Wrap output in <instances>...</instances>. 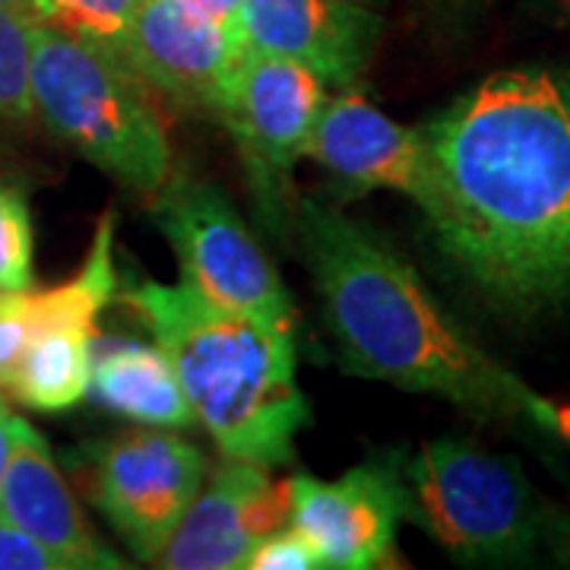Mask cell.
Instances as JSON below:
<instances>
[{"instance_id":"6da1fadb","label":"cell","mask_w":570,"mask_h":570,"mask_svg":"<svg viewBox=\"0 0 570 570\" xmlns=\"http://www.w3.org/2000/svg\"><path fill=\"white\" fill-rule=\"evenodd\" d=\"M425 219L466 283L508 314L570 298V80L491 73L422 127Z\"/></svg>"},{"instance_id":"7a4b0ae2","label":"cell","mask_w":570,"mask_h":570,"mask_svg":"<svg viewBox=\"0 0 570 570\" xmlns=\"http://www.w3.org/2000/svg\"><path fill=\"white\" fill-rule=\"evenodd\" d=\"M292 232L302 242L343 371L441 396L482 419H532L539 396L498 365L374 232L311 197L295 204Z\"/></svg>"},{"instance_id":"3957f363","label":"cell","mask_w":570,"mask_h":570,"mask_svg":"<svg viewBox=\"0 0 570 570\" xmlns=\"http://www.w3.org/2000/svg\"><path fill=\"white\" fill-rule=\"evenodd\" d=\"M124 305L153 330L178 374L194 422L209 431L223 456L285 466L311 419L298 387L295 333L225 311L187 283L140 279Z\"/></svg>"},{"instance_id":"277c9868","label":"cell","mask_w":570,"mask_h":570,"mask_svg":"<svg viewBox=\"0 0 570 570\" xmlns=\"http://www.w3.org/2000/svg\"><path fill=\"white\" fill-rule=\"evenodd\" d=\"M32 105L82 159L142 197H156L175 171L146 82L118 55L41 20L32 22Z\"/></svg>"},{"instance_id":"5b68a950","label":"cell","mask_w":570,"mask_h":570,"mask_svg":"<svg viewBox=\"0 0 570 570\" xmlns=\"http://www.w3.org/2000/svg\"><path fill=\"white\" fill-rule=\"evenodd\" d=\"M409 513L460 564H517L549 532L539 494L513 460L472 441H428L403 469Z\"/></svg>"},{"instance_id":"8992f818","label":"cell","mask_w":570,"mask_h":570,"mask_svg":"<svg viewBox=\"0 0 570 570\" xmlns=\"http://www.w3.org/2000/svg\"><path fill=\"white\" fill-rule=\"evenodd\" d=\"M156 225L171 245L181 279L213 305L295 333V305L273 261L216 184L168 175Z\"/></svg>"},{"instance_id":"52a82bcc","label":"cell","mask_w":570,"mask_h":570,"mask_svg":"<svg viewBox=\"0 0 570 570\" xmlns=\"http://www.w3.org/2000/svg\"><path fill=\"white\" fill-rule=\"evenodd\" d=\"M326 82L305 63L247 48L219 121L235 137L242 165L269 232H292L295 165L307 156Z\"/></svg>"},{"instance_id":"ba28073f","label":"cell","mask_w":570,"mask_h":570,"mask_svg":"<svg viewBox=\"0 0 570 570\" xmlns=\"http://www.w3.org/2000/svg\"><path fill=\"white\" fill-rule=\"evenodd\" d=\"M206 479L200 450L175 431L146 425L92 453L89 494L146 564H156Z\"/></svg>"},{"instance_id":"9c48e42d","label":"cell","mask_w":570,"mask_h":570,"mask_svg":"<svg viewBox=\"0 0 570 570\" xmlns=\"http://www.w3.org/2000/svg\"><path fill=\"white\" fill-rule=\"evenodd\" d=\"M247 41L238 26L187 0H142L127 26L124 61L178 111L219 118Z\"/></svg>"},{"instance_id":"30bf717a","label":"cell","mask_w":570,"mask_h":570,"mask_svg":"<svg viewBox=\"0 0 570 570\" xmlns=\"http://www.w3.org/2000/svg\"><path fill=\"white\" fill-rule=\"evenodd\" d=\"M409 513V491L396 456H377L346 475L292 479V527L317 546L324 568H393L396 535Z\"/></svg>"},{"instance_id":"8fae6325","label":"cell","mask_w":570,"mask_h":570,"mask_svg":"<svg viewBox=\"0 0 570 570\" xmlns=\"http://www.w3.org/2000/svg\"><path fill=\"white\" fill-rule=\"evenodd\" d=\"M292 523V479L225 456L184 510L156 564L168 570H245L254 546Z\"/></svg>"},{"instance_id":"7c38bea8","label":"cell","mask_w":570,"mask_h":570,"mask_svg":"<svg viewBox=\"0 0 570 570\" xmlns=\"http://www.w3.org/2000/svg\"><path fill=\"white\" fill-rule=\"evenodd\" d=\"M307 156L324 168L346 194L396 190L425 209L431 197V171L422 130L393 121L362 92L326 99Z\"/></svg>"},{"instance_id":"4fadbf2b","label":"cell","mask_w":570,"mask_h":570,"mask_svg":"<svg viewBox=\"0 0 570 570\" xmlns=\"http://www.w3.org/2000/svg\"><path fill=\"white\" fill-rule=\"evenodd\" d=\"M238 26L247 48L305 63L343 89L362 77L384 29L355 0H242Z\"/></svg>"},{"instance_id":"5bb4252c","label":"cell","mask_w":570,"mask_h":570,"mask_svg":"<svg viewBox=\"0 0 570 570\" xmlns=\"http://www.w3.org/2000/svg\"><path fill=\"white\" fill-rule=\"evenodd\" d=\"M0 520L61 558L67 570L127 568L115 551L89 527L77 494L70 491L61 469L39 431L17 415L10 463L0 482Z\"/></svg>"},{"instance_id":"9a60e30c","label":"cell","mask_w":570,"mask_h":570,"mask_svg":"<svg viewBox=\"0 0 570 570\" xmlns=\"http://www.w3.org/2000/svg\"><path fill=\"white\" fill-rule=\"evenodd\" d=\"M89 390L105 409L130 422L153 428L194 425V409L159 346H142L134 340L92 346Z\"/></svg>"},{"instance_id":"2e32d148","label":"cell","mask_w":570,"mask_h":570,"mask_svg":"<svg viewBox=\"0 0 570 570\" xmlns=\"http://www.w3.org/2000/svg\"><path fill=\"white\" fill-rule=\"evenodd\" d=\"M92 330H41L22 355L10 393L39 412H67L89 393Z\"/></svg>"},{"instance_id":"e0dca14e","label":"cell","mask_w":570,"mask_h":570,"mask_svg":"<svg viewBox=\"0 0 570 570\" xmlns=\"http://www.w3.org/2000/svg\"><path fill=\"white\" fill-rule=\"evenodd\" d=\"M142 0H36V17L124 61V39Z\"/></svg>"},{"instance_id":"ac0fdd59","label":"cell","mask_w":570,"mask_h":570,"mask_svg":"<svg viewBox=\"0 0 570 570\" xmlns=\"http://www.w3.org/2000/svg\"><path fill=\"white\" fill-rule=\"evenodd\" d=\"M32 17L0 3V121L32 118Z\"/></svg>"},{"instance_id":"d6986e66","label":"cell","mask_w":570,"mask_h":570,"mask_svg":"<svg viewBox=\"0 0 570 570\" xmlns=\"http://www.w3.org/2000/svg\"><path fill=\"white\" fill-rule=\"evenodd\" d=\"M32 216L22 187L0 181V292L32 285Z\"/></svg>"},{"instance_id":"ffe728a7","label":"cell","mask_w":570,"mask_h":570,"mask_svg":"<svg viewBox=\"0 0 570 570\" xmlns=\"http://www.w3.org/2000/svg\"><path fill=\"white\" fill-rule=\"evenodd\" d=\"M32 336V292H0V390H10Z\"/></svg>"},{"instance_id":"44dd1931","label":"cell","mask_w":570,"mask_h":570,"mask_svg":"<svg viewBox=\"0 0 570 570\" xmlns=\"http://www.w3.org/2000/svg\"><path fill=\"white\" fill-rule=\"evenodd\" d=\"M324 558L317 546L307 539L305 532L292 523H285L276 532L264 535L250 558H247L245 570H321Z\"/></svg>"},{"instance_id":"7402d4cb","label":"cell","mask_w":570,"mask_h":570,"mask_svg":"<svg viewBox=\"0 0 570 570\" xmlns=\"http://www.w3.org/2000/svg\"><path fill=\"white\" fill-rule=\"evenodd\" d=\"M0 570H67L61 558L0 520Z\"/></svg>"},{"instance_id":"603a6c76","label":"cell","mask_w":570,"mask_h":570,"mask_svg":"<svg viewBox=\"0 0 570 570\" xmlns=\"http://www.w3.org/2000/svg\"><path fill=\"white\" fill-rule=\"evenodd\" d=\"M485 0H425V7L431 10V17L438 26L444 29H460L466 26L479 10H482Z\"/></svg>"},{"instance_id":"cb8c5ba5","label":"cell","mask_w":570,"mask_h":570,"mask_svg":"<svg viewBox=\"0 0 570 570\" xmlns=\"http://www.w3.org/2000/svg\"><path fill=\"white\" fill-rule=\"evenodd\" d=\"M532 422L551 428L554 434H561L570 444V403H551V400L539 396V403L532 409Z\"/></svg>"},{"instance_id":"d4e9b609","label":"cell","mask_w":570,"mask_h":570,"mask_svg":"<svg viewBox=\"0 0 570 570\" xmlns=\"http://www.w3.org/2000/svg\"><path fill=\"white\" fill-rule=\"evenodd\" d=\"M13 431H17V415L10 412V406L0 400V482H3V472L10 463V450H13Z\"/></svg>"},{"instance_id":"484cf974","label":"cell","mask_w":570,"mask_h":570,"mask_svg":"<svg viewBox=\"0 0 570 570\" xmlns=\"http://www.w3.org/2000/svg\"><path fill=\"white\" fill-rule=\"evenodd\" d=\"M187 3H194V7H200L206 13H213V17H219V20L232 22V26H238V13H242V0H187ZM242 29V26H238Z\"/></svg>"},{"instance_id":"4316f807","label":"cell","mask_w":570,"mask_h":570,"mask_svg":"<svg viewBox=\"0 0 570 570\" xmlns=\"http://www.w3.org/2000/svg\"><path fill=\"white\" fill-rule=\"evenodd\" d=\"M3 7H10V10H20L26 17H32V20H39L36 17V0H0Z\"/></svg>"}]
</instances>
